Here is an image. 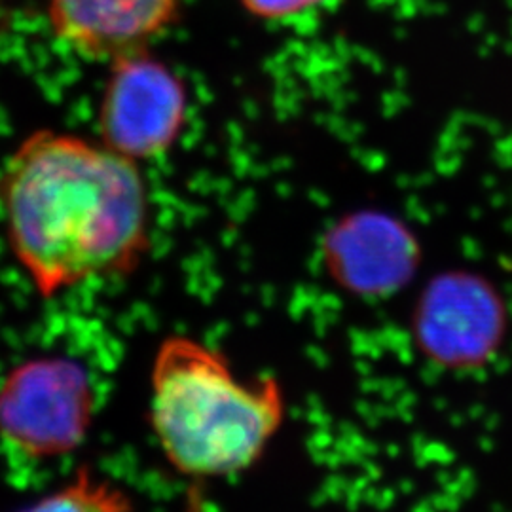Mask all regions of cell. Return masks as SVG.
<instances>
[{"instance_id": "2", "label": "cell", "mask_w": 512, "mask_h": 512, "mask_svg": "<svg viewBox=\"0 0 512 512\" xmlns=\"http://www.w3.org/2000/svg\"><path fill=\"white\" fill-rule=\"evenodd\" d=\"M148 416L167 463L209 480L258 463L283 427L287 403L274 376L241 378L219 349L173 334L150 365Z\"/></svg>"}, {"instance_id": "1", "label": "cell", "mask_w": 512, "mask_h": 512, "mask_svg": "<svg viewBox=\"0 0 512 512\" xmlns=\"http://www.w3.org/2000/svg\"><path fill=\"white\" fill-rule=\"evenodd\" d=\"M10 251L42 298L131 274L150 247V198L137 162L101 141L38 129L0 173Z\"/></svg>"}, {"instance_id": "5", "label": "cell", "mask_w": 512, "mask_h": 512, "mask_svg": "<svg viewBox=\"0 0 512 512\" xmlns=\"http://www.w3.org/2000/svg\"><path fill=\"white\" fill-rule=\"evenodd\" d=\"M55 38L95 61L148 48L179 16L184 0H44Z\"/></svg>"}, {"instance_id": "8", "label": "cell", "mask_w": 512, "mask_h": 512, "mask_svg": "<svg viewBox=\"0 0 512 512\" xmlns=\"http://www.w3.org/2000/svg\"><path fill=\"white\" fill-rule=\"evenodd\" d=\"M243 10L253 18L264 21L296 18L315 10L327 0H239Z\"/></svg>"}, {"instance_id": "7", "label": "cell", "mask_w": 512, "mask_h": 512, "mask_svg": "<svg viewBox=\"0 0 512 512\" xmlns=\"http://www.w3.org/2000/svg\"><path fill=\"white\" fill-rule=\"evenodd\" d=\"M18 512H133V501L110 480L80 471L71 482Z\"/></svg>"}, {"instance_id": "6", "label": "cell", "mask_w": 512, "mask_h": 512, "mask_svg": "<svg viewBox=\"0 0 512 512\" xmlns=\"http://www.w3.org/2000/svg\"><path fill=\"white\" fill-rule=\"evenodd\" d=\"M323 255L338 283L359 293H374L410 274L416 243L401 222L365 211L330 228Z\"/></svg>"}, {"instance_id": "3", "label": "cell", "mask_w": 512, "mask_h": 512, "mask_svg": "<svg viewBox=\"0 0 512 512\" xmlns=\"http://www.w3.org/2000/svg\"><path fill=\"white\" fill-rule=\"evenodd\" d=\"M90 376L63 357L33 359L0 385V437L29 458L73 452L93 418Z\"/></svg>"}, {"instance_id": "4", "label": "cell", "mask_w": 512, "mask_h": 512, "mask_svg": "<svg viewBox=\"0 0 512 512\" xmlns=\"http://www.w3.org/2000/svg\"><path fill=\"white\" fill-rule=\"evenodd\" d=\"M186 110V86L167 63L148 48L120 55L99 101V141L131 162L154 160L179 141Z\"/></svg>"}]
</instances>
